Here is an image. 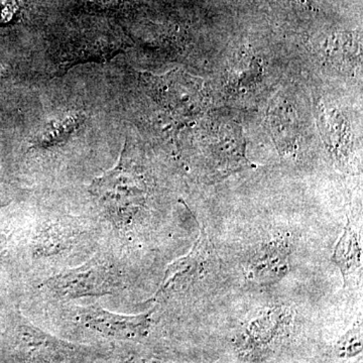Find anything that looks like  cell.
<instances>
[{
    "label": "cell",
    "mask_w": 363,
    "mask_h": 363,
    "mask_svg": "<svg viewBox=\"0 0 363 363\" xmlns=\"http://www.w3.org/2000/svg\"><path fill=\"white\" fill-rule=\"evenodd\" d=\"M42 286L61 298L103 296L113 294L117 289L120 277L113 263L98 258L52 277Z\"/></svg>",
    "instance_id": "1"
},
{
    "label": "cell",
    "mask_w": 363,
    "mask_h": 363,
    "mask_svg": "<svg viewBox=\"0 0 363 363\" xmlns=\"http://www.w3.org/2000/svg\"><path fill=\"white\" fill-rule=\"evenodd\" d=\"M144 79L156 100L175 115L192 117L206 105L203 81L182 70L163 76L144 74Z\"/></svg>",
    "instance_id": "2"
},
{
    "label": "cell",
    "mask_w": 363,
    "mask_h": 363,
    "mask_svg": "<svg viewBox=\"0 0 363 363\" xmlns=\"http://www.w3.org/2000/svg\"><path fill=\"white\" fill-rule=\"evenodd\" d=\"M216 258L214 248L205 229L201 227L200 236L192 248L191 253L168 267L163 284L156 293V298L188 288L190 284L207 274L216 263Z\"/></svg>",
    "instance_id": "3"
},
{
    "label": "cell",
    "mask_w": 363,
    "mask_h": 363,
    "mask_svg": "<svg viewBox=\"0 0 363 363\" xmlns=\"http://www.w3.org/2000/svg\"><path fill=\"white\" fill-rule=\"evenodd\" d=\"M90 191L108 205L122 209L137 205L135 202L141 198L144 190L141 178L128 163L125 151H122L117 166L95 180Z\"/></svg>",
    "instance_id": "4"
},
{
    "label": "cell",
    "mask_w": 363,
    "mask_h": 363,
    "mask_svg": "<svg viewBox=\"0 0 363 363\" xmlns=\"http://www.w3.org/2000/svg\"><path fill=\"white\" fill-rule=\"evenodd\" d=\"M154 311L137 315L113 314L100 306L84 308L80 312V319L85 326L111 338L135 339L146 335L151 327Z\"/></svg>",
    "instance_id": "5"
},
{
    "label": "cell",
    "mask_w": 363,
    "mask_h": 363,
    "mask_svg": "<svg viewBox=\"0 0 363 363\" xmlns=\"http://www.w3.org/2000/svg\"><path fill=\"white\" fill-rule=\"evenodd\" d=\"M248 270L253 281L260 284L277 282L288 272L287 246L269 244L260 248L249 260Z\"/></svg>",
    "instance_id": "6"
},
{
    "label": "cell",
    "mask_w": 363,
    "mask_h": 363,
    "mask_svg": "<svg viewBox=\"0 0 363 363\" xmlns=\"http://www.w3.org/2000/svg\"><path fill=\"white\" fill-rule=\"evenodd\" d=\"M360 248L357 234L348 221L340 241L337 243L333 260L342 272L344 282L360 267Z\"/></svg>",
    "instance_id": "7"
},
{
    "label": "cell",
    "mask_w": 363,
    "mask_h": 363,
    "mask_svg": "<svg viewBox=\"0 0 363 363\" xmlns=\"http://www.w3.org/2000/svg\"><path fill=\"white\" fill-rule=\"evenodd\" d=\"M360 53V42L351 34H336L328 42L327 57L336 66L355 67L359 63Z\"/></svg>",
    "instance_id": "8"
},
{
    "label": "cell",
    "mask_w": 363,
    "mask_h": 363,
    "mask_svg": "<svg viewBox=\"0 0 363 363\" xmlns=\"http://www.w3.org/2000/svg\"><path fill=\"white\" fill-rule=\"evenodd\" d=\"M270 128L277 146H288L295 139L296 120L291 108L277 106L270 113Z\"/></svg>",
    "instance_id": "9"
},
{
    "label": "cell",
    "mask_w": 363,
    "mask_h": 363,
    "mask_svg": "<svg viewBox=\"0 0 363 363\" xmlns=\"http://www.w3.org/2000/svg\"><path fill=\"white\" fill-rule=\"evenodd\" d=\"M362 328L360 327L351 330L350 333L346 334L342 340L338 342L337 350H338L339 357H350L358 355L362 351Z\"/></svg>",
    "instance_id": "10"
},
{
    "label": "cell",
    "mask_w": 363,
    "mask_h": 363,
    "mask_svg": "<svg viewBox=\"0 0 363 363\" xmlns=\"http://www.w3.org/2000/svg\"><path fill=\"white\" fill-rule=\"evenodd\" d=\"M13 7L11 0H0V21L11 20Z\"/></svg>",
    "instance_id": "11"
}]
</instances>
